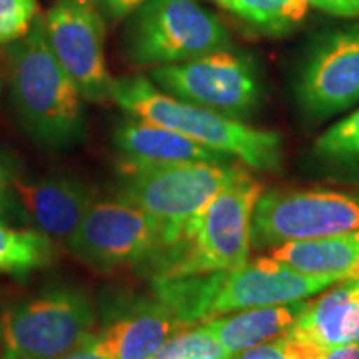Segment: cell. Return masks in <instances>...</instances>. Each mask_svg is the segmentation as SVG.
<instances>
[{"mask_svg": "<svg viewBox=\"0 0 359 359\" xmlns=\"http://www.w3.org/2000/svg\"><path fill=\"white\" fill-rule=\"evenodd\" d=\"M52 257L50 238L40 231L15 230L0 219V271L27 276L45 266Z\"/></svg>", "mask_w": 359, "mask_h": 359, "instance_id": "20", "label": "cell"}, {"mask_svg": "<svg viewBox=\"0 0 359 359\" xmlns=\"http://www.w3.org/2000/svg\"><path fill=\"white\" fill-rule=\"evenodd\" d=\"M309 6L338 17L359 15V0H308Z\"/></svg>", "mask_w": 359, "mask_h": 359, "instance_id": "25", "label": "cell"}, {"mask_svg": "<svg viewBox=\"0 0 359 359\" xmlns=\"http://www.w3.org/2000/svg\"><path fill=\"white\" fill-rule=\"evenodd\" d=\"M0 359H8V358H7V356H2V358H0Z\"/></svg>", "mask_w": 359, "mask_h": 359, "instance_id": "32", "label": "cell"}, {"mask_svg": "<svg viewBox=\"0 0 359 359\" xmlns=\"http://www.w3.org/2000/svg\"><path fill=\"white\" fill-rule=\"evenodd\" d=\"M163 228L128 201H93L67 246L88 266H145L163 250Z\"/></svg>", "mask_w": 359, "mask_h": 359, "instance_id": "10", "label": "cell"}, {"mask_svg": "<svg viewBox=\"0 0 359 359\" xmlns=\"http://www.w3.org/2000/svg\"><path fill=\"white\" fill-rule=\"evenodd\" d=\"M269 259L303 275L351 278L359 264V231L288 241L273 246Z\"/></svg>", "mask_w": 359, "mask_h": 359, "instance_id": "18", "label": "cell"}, {"mask_svg": "<svg viewBox=\"0 0 359 359\" xmlns=\"http://www.w3.org/2000/svg\"><path fill=\"white\" fill-rule=\"evenodd\" d=\"M111 100L135 118L161 125L201 145L231 155L258 172H276L283 161L278 132L250 127L240 120L160 92L145 77L115 80Z\"/></svg>", "mask_w": 359, "mask_h": 359, "instance_id": "3", "label": "cell"}, {"mask_svg": "<svg viewBox=\"0 0 359 359\" xmlns=\"http://www.w3.org/2000/svg\"><path fill=\"white\" fill-rule=\"evenodd\" d=\"M13 198L45 236L67 245L93 203V191L65 177L12 178Z\"/></svg>", "mask_w": 359, "mask_h": 359, "instance_id": "13", "label": "cell"}, {"mask_svg": "<svg viewBox=\"0 0 359 359\" xmlns=\"http://www.w3.org/2000/svg\"><path fill=\"white\" fill-rule=\"evenodd\" d=\"M102 13L111 19H123L140 8L148 0H95Z\"/></svg>", "mask_w": 359, "mask_h": 359, "instance_id": "26", "label": "cell"}, {"mask_svg": "<svg viewBox=\"0 0 359 359\" xmlns=\"http://www.w3.org/2000/svg\"><path fill=\"white\" fill-rule=\"evenodd\" d=\"M12 102L27 135L39 147L65 150L87 137L83 97L53 55L43 17L7 50Z\"/></svg>", "mask_w": 359, "mask_h": 359, "instance_id": "2", "label": "cell"}, {"mask_svg": "<svg viewBox=\"0 0 359 359\" xmlns=\"http://www.w3.org/2000/svg\"><path fill=\"white\" fill-rule=\"evenodd\" d=\"M246 175L248 172L235 165V161H198L122 170L118 196L120 200L142 208L160 223L163 228L165 250L178 240L183 226L219 191Z\"/></svg>", "mask_w": 359, "mask_h": 359, "instance_id": "5", "label": "cell"}, {"mask_svg": "<svg viewBox=\"0 0 359 359\" xmlns=\"http://www.w3.org/2000/svg\"><path fill=\"white\" fill-rule=\"evenodd\" d=\"M95 309L77 290H55L7 308L0 341L8 359H60L93 334Z\"/></svg>", "mask_w": 359, "mask_h": 359, "instance_id": "7", "label": "cell"}, {"mask_svg": "<svg viewBox=\"0 0 359 359\" xmlns=\"http://www.w3.org/2000/svg\"><path fill=\"white\" fill-rule=\"evenodd\" d=\"M262 193L250 175L219 191L150 264L154 278L230 271L248 263L251 219Z\"/></svg>", "mask_w": 359, "mask_h": 359, "instance_id": "4", "label": "cell"}, {"mask_svg": "<svg viewBox=\"0 0 359 359\" xmlns=\"http://www.w3.org/2000/svg\"><path fill=\"white\" fill-rule=\"evenodd\" d=\"M43 27L53 55L85 100H111L115 79L107 67L105 24L95 0H55Z\"/></svg>", "mask_w": 359, "mask_h": 359, "instance_id": "11", "label": "cell"}, {"mask_svg": "<svg viewBox=\"0 0 359 359\" xmlns=\"http://www.w3.org/2000/svg\"><path fill=\"white\" fill-rule=\"evenodd\" d=\"M187 330L160 299H140L98 333L111 359H151L168 338Z\"/></svg>", "mask_w": 359, "mask_h": 359, "instance_id": "15", "label": "cell"}, {"mask_svg": "<svg viewBox=\"0 0 359 359\" xmlns=\"http://www.w3.org/2000/svg\"><path fill=\"white\" fill-rule=\"evenodd\" d=\"M359 231V195L326 190L262 193L251 219V246L273 248L288 241Z\"/></svg>", "mask_w": 359, "mask_h": 359, "instance_id": "8", "label": "cell"}, {"mask_svg": "<svg viewBox=\"0 0 359 359\" xmlns=\"http://www.w3.org/2000/svg\"><path fill=\"white\" fill-rule=\"evenodd\" d=\"M60 359H111L109 353L105 351L102 346L98 334H92L87 341H83L80 346L72 349L70 353H67L64 358Z\"/></svg>", "mask_w": 359, "mask_h": 359, "instance_id": "27", "label": "cell"}, {"mask_svg": "<svg viewBox=\"0 0 359 359\" xmlns=\"http://www.w3.org/2000/svg\"><path fill=\"white\" fill-rule=\"evenodd\" d=\"M115 145L123 160L118 170L178 163H231L236 158L201 145L185 135L145 120H132L116 128Z\"/></svg>", "mask_w": 359, "mask_h": 359, "instance_id": "14", "label": "cell"}, {"mask_svg": "<svg viewBox=\"0 0 359 359\" xmlns=\"http://www.w3.org/2000/svg\"><path fill=\"white\" fill-rule=\"evenodd\" d=\"M230 353L203 325L178 331L151 359H226Z\"/></svg>", "mask_w": 359, "mask_h": 359, "instance_id": "22", "label": "cell"}, {"mask_svg": "<svg viewBox=\"0 0 359 359\" xmlns=\"http://www.w3.org/2000/svg\"><path fill=\"white\" fill-rule=\"evenodd\" d=\"M219 7L264 34L288 32L302 24L308 0H215Z\"/></svg>", "mask_w": 359, "mask_h": 359, "instance_id": "19", "label": "cell"}, {"mask_svg": "<svg viewBox=\"0 0 359 359\" xmlns=\"http://www.w3.org/2000/svg\"><path fill=\"white\" fill-rule=\"evenodd\" d=\"M226 359H285L280 346V341L275 339L271 343L262 344V346L245 349V351L230 354Z\"/></svg>", "mask_w": 359, "mask_h": 359, "instance_id": "28", "label": "cell"}, {"mask_svg": "<svg viewBox=\"0 0 359 359\" xmlns=\"http://www.w3.org/2000/svg\"><path fill=\"white\" fill-rule=\"evenodd\" d=\"M326 359H359V343H346L331 348Z\"/></svg>", "mask_w": 359, "mask_h": 359, "instance_id": "30", "label": "cell"}, {"mask_svg": "<svg viewBox=\"0 0 359 359\" xmlns=\"http://www.w3.org/2000/svg\"><path fill=\"white\" fill-rule=\"evenodd\" d=\"M359 296V276L336 283L308 306L290 327V333L318 341L327 348L353 343L354 309Z\"/></svg>", "mask_w": 359, "mask_h": 359, "instance_id": "17", "label": "cell"}, {"mask_svg": "<svg viewBox=\"0 0 359 359\" xmlns=\"http://www.w3.org/2000/svg\"><path fill=\"white\" fill-rule=\"evenodd\" d=\"M353 276H359V264H358V268H356V271H354V275Z\"/></svg>", "mask_w": 359, "mask_h": 359, "instance_id": "31", "label": "cell"}, {"mask_svg": "<svg viewBox=\"0 0 359 359\" xmlns=\"http://www.w3.org/2000/svg\"><path fill=\"white\" fill-rule=\"evenodd\" d=\"M313 154L334 167L359 168V109L327 128L314 143Z\"/></svg>", "mask_w": 359, "mask_h": 359, "instance_id": "21", "label": "cell"}, {"mask_svg": "<svg viewBox=\"0 0 359 359\" xmlns=\"http://www.w3.org/2000/svg\"><path fill=\"white\" fill-rule=\"evenodd\" d=\"M341 275H303L269 258L230 269L177 278H154L155 298L167 304L185 327L243 309L308 299L336 283Z\"/></svg>", "mask_w": 359, "mask_h": 359, "instance_id": "1", "label": "cell"}, {"mask_svg": "<svg viewBox=\"0 0 359 359\" xmlns=\"http://www.w3.org/2000/svg\"><path fill=\"white\" fill-rule=\"evenodd\" d=\"M278 341H280L285 359H326L331 349L325 346V344L318 343V341L296 336L290 333V331L280 336Z\"/></svg>", "mask_w": 359, "mask_h": 359, "instance_id": "24", "label": "cell"}, {"mask_svg": "<svg viewBox=\"0 0 359 359\" xmlns=\"http://www.w3.org/2000/svg\"><path fill=\"white\" fill-rule=\"evenodd\" d=\"M37 15V0H0V45L29 34Z\"/></svg>", "mask_w": 359, "mask_h": 359, "instance_id": "23", "label": "cell"}, {"mask_svg": "<svg viewBox=\"0 0 359 359\" xmlns=\"http://www.w3.org/2000/svg\"><path fill=\"white\" fill-rule=\"evenodd\" d=\"M309 299L243 309L203 323L230 354L271 343L286 333L306 309Z\"/></svg>", "mask_w": 359, "mask_h": 359, "instance_id": "16", "label": "cell"}, {"mask_svg": "<svg viewBox=\"0 0 359 359\" xmlns=\"http://www.w3.org/2000/svg\"><path fill=\"white\" fill-rule=\"evenodd\" d=\"M12 175L0 165V219L4 215L8 213L12 208L13 201V190H12Z\"/></svg>", "mask_w": 359, "mask_h": 359, "instance_id": "29", "label": "cell"}, {"mask_svg": "<svg viewBox=\"0 0 359 359\" xmlns=\"http://www.w3.org/2000/svg\"><path fill=\"white\" fill-rule=\"evenodd\" d=\"M230 34L196 0H148L133 12L125 47L138 65H168L223 50Z\"/></svg>", "mask_w": 359, "mask_h": 359, "instance_id": "6", "label": "cell"}, {"mask_svg": "<svg viewBox=\"0 0 359 359\" xmlns=\"http://www.w3.org/2000/svg\"><path fill=\"white\" fill-rule=\"evenodd\" d=\"M296 100L311 120H326L359 102V25L318 40L299 70Z\"/></svg>", "mask_w": 359, "mask_h": 359, "instance_id": "12", "label": "cell"}, {"mask_svg": "<svg viewBox=\"0 0 359 359\" xmlns=\"http://www.w3.org/2000/svg\"><path fill=\"white\" fill-rule=\"evenodd\" d=\"M150 75L172 97L235 120L253 114L263 98L253 60L226 48L180 64L158 65Z\"/></svg>", "mask_w": 359, "mask_h": 359, "instance_id": "9", "label": "cell"}]
</instances>
